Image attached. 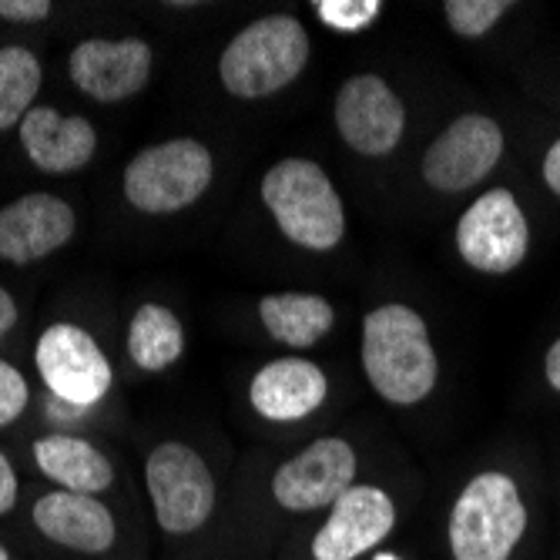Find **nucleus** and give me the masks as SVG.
Wrapping results in <instances>:
<instances>
[{
    "instance_id": "f257e3e1",
    "label": "nucleus",
    "mask_w": 560,
    "mask_h": 560,
    "mask_svg": "<svg viewBox=\"0 0 560 560\" xmlns=\"http://www.w3.org/2000/svg\"><path fill=\"white\" fill-rule=\"evenodd\" d=\"M363 370L386 402L413 406L427 399L436 386V352L423 316L396 302L366 313Z\"/></svg>"
},
{
    "instance_id": "f03ea898",
    "label": "nucleus",
    "mask_w": 560,
    "mask_h": 560,
    "mask_svg": "<svg viewBox=\"0 0 560 560\" xmlns=\"http://www.w3.org/2000/svg\"><path fill=\"white\" fill-rule=\"evenodd\" d=\"M310 61V34L292 14H269L238 31L222 50L219 78L229 94L256 101L289 88Z\"/></svg>"
},
{
    "instance_id": "7ed1b4c3",
    "label": "nucleus",
    "mask_w": 560,
    "mask_h": 560,
    "mask_svg": "<svg viewBox=\"0 0 560 560\" xmlns=\"http://www.w3.org/2000/svg\"><path fill=\"white\" fill-rule=\"evenodd\" d=\"M262 198L282 235L310 252H329L346 235L342 201L329 175L305 159H285L262 178Z\"/></svg>"
},
{
    "instance_id": "20e7f679",
    "label": "nucleus",
    "mask_w": 560,
    "mask_h": 560,
    "mask_svg": "<svg viewBox=\"0 0 560 560\" xmlns=\"http://www.w3.org/2000/svg\"><path fill=\"white\" fill-rule=\"evenodd\" d=\"M527 530V506L514 483L500 470L474 477L456 497L450 514L453 560H506Z\"/></svg>"
},
{
    "instance_id": "39448f33",
    "label": "nucleus",
    "mask_w": 560,
    "mask_h": 560,
    "mask_svg": "<svg viewBox=\"0 0 560 560\" xmlns=\"http://www.w3.org/2000/svg\"><path fill=\"white\" fill-rule=\"evenodd\" d=\"M212 185V151L195 138L151 144L125 168V198L138 212L172 215L188 209Z\"/></svg>"
},
{
    "instance_id": "423d86ee",
    "label": "nucleus",
    "mask_w": 560,
    "mask_h": 560,
    "mask_svg": "<svg viewBox=\"0 0 560 560\" xmlns=\"http://www.w3.org/2000/svg\"><path fill=\"white\" fill-rule=\"evenodd\" d=\"M144 483L151 511H155V521L165 534L185 537L209 524L215 511V480L209 464L191 446L168 440L151 450L144 464Z\"/></svg>"
},
{
    "instance_id": "0eeeda50",
    "label": "nucleus",
    "mask_w": 560,
    "mask_h": 560,
    "mask_svg": "<svg viewBox=\"0 0 560 560\" xmlns=\"http://www.w3.org/2000/svg\"><path fill=\"white\" fill-rule=\"evenodd\" d=\"M456 248L467 266L487 276L514 272L530 248V229L506 188H493L480 195L456 225Z\"/></svg>"
},
{
    "instance_id": "6e6552de",
    "label": "nucleus",
    "mask_w": 560,
    "mask_h": 560,
    "mask_svg": "<svg viewBox=\"0 0 560 560\" xmlns=\"http://www.w3.org/2000/svg\"><path fill=\"white\" fill-rule=\"evenodd\" d=\"M37 373L68 406H94L112 386V363L105 360L101 346L81 326L58 323L40 332L37 339Z\"/></svg>"
},
{
    "instance_id": "1a4fd4ad",
    "label": "nucleus",
    "mask_w": 560,
    "mask_h": 560,
    "mask_svg": "<svg viewBox=\"0 0 560 560\" xmlns=\"http://www.w3.org/2000/svg\"><path fill=\"white\" fill-rule=\"evenodd\" d=\"M355 480V450L339 436H323L305 446L272 477V497L295 514L332 506Z\"/></svg>"
},
{
    "instance_id": "9d476101",
    "label": "nucleus",
    "mask_w": 560,
    "mask_h": 560,
    "mask_svg": "<svg viewBox=\"0 0 560 560\" xmlns=\"http://www.w3.org/2000/svg\"><path fill=\"white\" fill-rule=\"evenodd\" d=\"M503 155V131L493 118H456L423 155V178L436 191H467L483 182Z\"/></svg>"
},
{
    "instance_id": "9b49d317",
    "label": "nucleus",
    "mask_w": 560,
    "mask_h": 560,
    "mask_svg": "<svg viewBox=\"0 0 560 560\" xmlns=\"http://www.w3.org/2000/svg\"><path fill=\"white\" fill-rule=\"evenodd\" d=\"M336 128L352 151L383 159L402 138L406 108L383 78L355 74L336 94Z\"/></svg>"
},
{
    "instance_id": "f8f14e48",
    "label": "nucleus",
    "mask_w": 560,
    "mask_h": 560,
    "mask_svg": "<svg viewBox=\"0 0 560 560\" xmlns=\"http://www.w3.org/2000/svg\"><path fill=\"white\" fill-rule=\"evenodd\" d=\"M396 527V506L380 487H349L336 503L329 521L313 537L316 560H355L380 547Z\"/></svg>"
},
{
    "instance_id": "ddd939ff",
    "label": "nucleus",
    "mask_w": 560,
    "mask_h": 560,
    "mask_svg": "<svg viewBox=\"0 0 560 560\" xmlns=\"http://www.w3.org/2000/svg\"><path fill=\"white\" fill-rule=\"evenodd\" d=\"M71 81L94 101H125L151 78V47L138 37H88L71 50Z\"/></svg>"
},
{
    "instance_id": "4468645a",
    "label": "nucleus",
    "mask_w": 560,
    "mask_h": 560,
    "mask_svg": "<svg viewBox=\"0 0 560 560\" xmlns=\"http://www.w3.org/2000/svg\"><path fill=\"white\" fill-rule=\"evenodd\" d=\"M78 229L74 209L65 198L34 191L0 209V259L11 266L37 262L71 242Z\"/></svg>"
},
{
    "instance_id": "2eb2a0df",
    "label": "nucleus",
    "mask_w": 560,
    "mask_h": 560,
    "mask_svg": "<svg viewBox=\"0 0 560 560\" xmlns=\"http://www.w3.org/2000/svg\"><path fill=\"white\" fill-rule=\"evenodd\" d=\"M34 527L47 540L81 553H105L118 537L108 506L91 493H74V490L44 493L34 503Z\"/></svg>"
},
{
    "instance_id": "dca6fc26",
    "label": "nucleus",
    "mask_w": 560,
    "mask_h": 560,
    "mask_svg": "<svg viewBox=\"0 0 560 560\" xmlns=\"http://www.w3.org/2000/svg\"><path fill=\"white\" fill-rule=\"evenodd\" d=\"M326 373L310 360H276L262 366L248 386L252 406L276 423H292L316 413L326 402Z\"/></svg>"
},
{
    "instance_id": "f3484780",
    "label": "nucleus",
    "mask_w": 560,
    "mask_h": 560,
    "mask_svg": "<svg viewBox=\"0 0 560 560\" xmlns=\"http://www.w3.org/2000/svg\"><path fill=\"white\" fill-rule=\"evenodd\" d=\"M21 144L40 172L68 175L94 159L97 135L78 115L68 118L55 108H31L21 121Z\"/></svg>"
},
{
    "instance_id": "a211bd4d",
    "label": "nucleus",
    "mask_w": 560,
    "mask_h": 560,
    "mask_svg": "<svg viewBox=\"0 0 560 560\" xmlns=\"http://www.w3.org/2000/svg\"><path fill=\"white\" fill-rule=\"evenodd\" d=\"M34 464L47 480H55L61 490L74 493H101L115 480V467L108 456L88 440L78 436H44L34 443Z\"/></svg>"
},
{
    "instance_id": "6ab92c4d",
    "label": "nucleus",
    "mask_w": 560,
    "mask_h": 560,
    "mask_svg": "<svg viewBox=\"0 0 560 560\" xmlns=\"http://www.w3.org/2000/svg\"><path fill=\"white\" fill-rule=\"evenodd\" d=\"M259 316L266 332L272 339L292 346V349H310L316 346L336 323L332 305L323 295L313 292H276L259 302Z\"/></svg>"
},
{
    "instance_id": "aec40b11",
    "label": "nucleus",
    "mask_w": 560,
    "mask_h": 560,
    "mask_svg": "<svg viewBox=\"0 0 560 560\" xmlns=\"http://www.w3.org/2000/svg\"><path fill=\"white\" fill-rule=\"evenodd\" d=\"M128 352L148 373H162L178 363V355L185 352V329L178 316L165 305H141L128 329Z\"/></svg>"
},
{
    "instance_id": "412c9836",
    "label": "nucleus",
    "mask_w": 560,
    "mask_h": 560,
    "mask_svg": "<svg viewBox=\"0 0 560 560\" xmlns=\"http://www.w3.org/2000/svg\"><path fill=\"white\" fill-rule=\"evenodd\" d=\"M40 91V61L34 50L11 44L0 47V131H8L27 118Z\"/></svg>"
},
{
    "instance_id": "4be33fe9",
    "label": "nucleus",
    "mask_w": 560,
    "mask_h": 560,
    "mask_svg": "<svg viewBox=\"0 0 560 560\" xmlns=\"http://www.w3.org/2000/svg\"><path fill=\"white\" fill-rule=\"evenodd\" d=\"M443 11H446V24L460 37H483L511 11V4L506 0H450Z\"/></svg>"
},
{
    "instance_id": "5701e85b",
    "label": "nucleus",
    "mask_w": 560,
    "mask_h": 560,
    "mask_svg": "<svg viewBox=\"0 0 560 560\" xmlns=\"http://www.w3.org/2000/svg\"><path fill=\"white\" fill-rule=\"evenodd\" d=\"M383 4L380 0H319L316 4V18L342 34H355L370 27L380 18Z\"/></svg>"
},
{
    "instance_id": "b1692460",
    "label": "nucleus",
    "mask_w": 560,
    "mask_h": 560,
    "mask_svg": "<svg viewBox=\"0 0 560 560\" xmlns=\"http://www.w3.org/2000/svg\"><path fill=\"white\" fill-rule=\"evenodd\" d=\"M24 406H27V383H24V376L11 363L0 360V427L14 423L24 413Z\"/></svg>"
},
{
    "instance_id": "393cba45",
    "label": "nucleus",
    "mask_w": 560,
    "mask_h": 560,
    "mask_svg": "<svg viewBox=\"0 0 560 560\" xmlns=\"http://www.w3.org/2000/svg\"><path fill=\"white\" fill-rule=\"evenodd\" d=\"M0 18L14 24H37L50 18V0H0Z\"/></svg>"
},
{
    "instance_id": "a878e982",
    "label": "nucleus",
    "mask_w": 560,
    "mask_h": 560,
    "mask_svg": "<svg viewBox=\"0 0 560 560\" xmlns=\"http://www.w3.org/2000/svg\"><path fill=\"white\" fill-rule=\"evenodd\" d=\"M18 503V474L8 460V453L0 450V514H11Z\"/></svg>"
},
{
    "instance_id": "bb28decb",
    "label": "nucleus",
    "mask_w": 560,
    "mask_h": 560,
    "mask_svg": "<svg viewBox=\"0 0 560 560\" xmlns=\"http://www.w3.org/2000/svg\"><path fill=\"white\" fill-rule=\"evenodd\" d=\"M14 323H18V302L4 285H0V342H4V336L14 329Z\"/></svg>"
},
{
    "instance_id": "cd10ccee",
    "label": "nucleus",
    "mask_w": 560,
    "mask_h": 560,
    "mask_svg": "<svg viewBox=\"0 0 560 560\" xmlns=\"http://www.w3.org/2000/svg\"><path fill=\"white\" fill-rule=\"evenodd\" d=\"M544 182L550 185V191L560 198V141L550 144L547 159H544Z\"/></svg>"
},
{
    "instance_id": "c85d7f7f",
    "label": "nucleus",
    "mask_w": 560,
    "mask_h": 560,
    "mask_svg": "<svg viewBox=\"0 0 560 560\" xmlns=\"http://www.w3.org/2000/svg\"><path fill=\"white\" fill-rule=\"evenodd\" d=\"M544 370H547V383L560 393V339L550 346V352H547V363H544Z\"/></svg>"
},
{
    "instance_id": "c756f323",
    "label": "nucleus",
    "mask_w": 560,
    "mask_h": 560,
    "mask_svg": "<svg viewBox=\"0 0 560 560\" xmlns=\"http://www.w3.org/2000/svg\"><path fill=\"white\" fill-rule=\"evenodd\" d=\"M373 560H399V557H396V553H376Z\"/></svg>"
},
{
    "instance_id": "7c9ffc66",
    "label": "nucleus",
    "mask_w": 560,
    "mask_h": 560,
    "mask_svg": "<svg viewBox=\"0 0 560 560\" xmlns=\"http://www.w3.org/2000/svg\"><path fill=\"white\" fill-rule=\"evenodd\" d=\"M0 560H11V553H8V547H4V544H0Z\"/></svg>"
}]
</instances>
